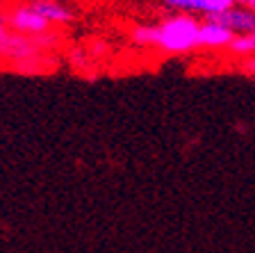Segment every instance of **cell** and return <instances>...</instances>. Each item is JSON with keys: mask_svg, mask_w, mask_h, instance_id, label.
<instances>
[{"mask_svg": "<svg viewBox=\"0 0 255 253\" xmlns=\"http://www.w3.org/2000/svg\"><path fill=\"white\" fill-rule=\"evenodd\" d=\"M198 30L201 23L194 16L175 11L155 25H137L130 37L137 46L157 48L169 55H185L198 48Z\"/></svg>", "mask_w": 255, "mask_h": 253, "instance_id": "cell-1", "label": "cell"}, {"mask_svg": "<svg viewBox=\"0 0 255 253\" xmlns=\"http://www.w3.org/2000/svg\"><path fill=\"white\" fill-rule=\"evenodd\" d=\"M7 25L14 32H18V34H25V37H37V34H43V32H50V27H53L27 0L14 5L7 11Z\"/></svg>", "mask_w": 255, "mask_h": 253, "instance_id": "cell-2", "label": "cell"}, {"mask_svg": "<svg viewBox=\"0 0 255 253\" xmlns=\"http://www.w3.org/2000/svg\"><path fill=\"white\" fill-rule=\"evenodd\" d=\"M162 5L173 11H185V14H201L205 18L217 16L221 11L230 9L235 0H162Z\"/></svg>", "mask_w": 255, "mask_h": 253, "instance_id": "cell-3", "label": "cell"}, {"mask_svg": "<svg viewBox=\"0 0 255 253\" xmlns=\"http://www.w3.org/2000/svg\"><path fill=\"white\" fill-rule=\"evenodd\" d=\"M235 39V32L214 18H205L198 30V46L203 48H228Z\"/></svg>", "mask_w": 255, "mask_h": 253, "instance_id": "cell-4", "label": "cell"}, {"mask_svg": "<svg viewBox=\"0 0 255 253\" xmlns=\"http://www.w3.org/2000/svg\"><path fill=\"white\" fill-rule=\"evenodd\" d=\"M50 25H69L75 21V11L64 0H27Z\"/></svg>", "mask_w": 255, "mask_h": 253, "instance_id": "cell-5", "label": "cell"}, {"mask_svg": "<svg viewBox=\"0 0 255 253\" xmlns=\"http://www.w3.org/2000/svg\"><path fill=\"white\" fill-rule=\"evenodd\" d=\"M214 21L223 23L226 27L235 32V34H249V32H255V11L251 9H244L239 5H233L230 9L221 11L217 16H210Z\"/></svg>", "mask_w": 255, "mask_h": 253, "instance_id": "cell-6", "label": "cell"}, {"mask_svg": "<svg viewBox=\"0 0 255 253\" xmlns=\"http://www.w3.org/2000/svg\"><path fill=\"white\" fill-rule=\"evenodd\" d=\"M228 48L237 55H253L255 53V32H249V34H235L233 43H230Z\"/></svg>", "mask_w": 255, "mask_h": 253, "instance_id": "cell-7", "label": "cell"}, {"mask_svg": "<svg viewBox=\"0 0 255 253\" xmlns=\"http://www.w3.org/2000/svg\"><path fill=\"white\" fill-rule=\"evenodd\" d=\"M235 5L244 7V9H251V11H255V0H235Z\"/></svg>", "mask_w": 255, "mask_h": 253, "instance_id": "cell-8", "label": "cell"}]
</instances>
